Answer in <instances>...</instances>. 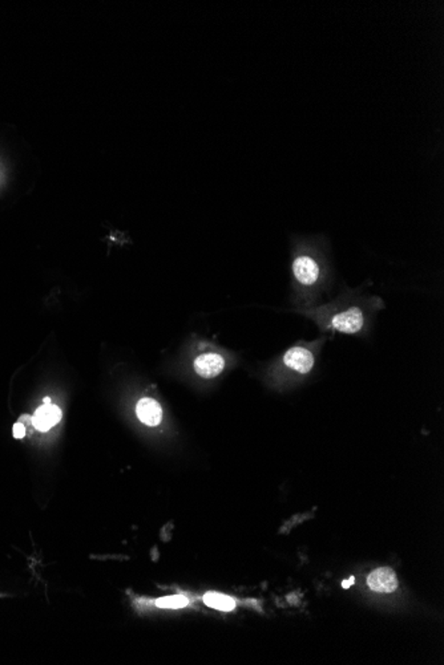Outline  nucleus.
Returning a JSON list of instances; mask_svg holds the SVG:
<instances>
[{"mask_svg":"<svg viewBox=\"0 0 444 665\" xmlns=\"http://www.w3.org/2000/svg\"><path fill=\"white\" fill-rule=\"evenodd\" d=\"M44 404H51V400H50V397H46V399H44Z\"/></svg>","mask_w":444,"mask_h":665,"instance_id":"f8f14e48","label":"nucleus"},{"mask_svg":"<svg viewBox=\"0 0 444 665\" xmlns=\"http://www.w3.org/2000/svg\"><path fill=\"white\" fill-rule=\"evenodd\" d=\"M136 412L139 420L148 426H157L162 420V408L160 404L149 397H144L139 401Z\"/></svg>","mask_w":444,"mask_h":665,"instance_id":"0eeeda50","label":"nucleus"},{"mask_svg":"<svg viewBox=\"0 0 444 665\" xmlns=\"http://www.w3.org/2000/svg\"><path fill=\"white\" fill-rule=\"evenodd\" d=\"M26 435V428L21 422H18L14 425V437L15 438H23Z\"/></svg>","mask_w":444,"mask_h":665,"instance_id":"9d476101","label":"nucleus"},{"mask_svg":"<svg viewBox=\"0 0 444 665\" xmlns=\"http://www.w3.org/2000/svg\"><path fill=\"white\" fill-rule=\"evenodd\" d=\"M367 584L375 593L390 594L398 588V578L390 567H380L369 575Z\"/></svg>","mask_w":444,"mask_h":665,"instance_id":"20e7f679","label":"nucleus"},{"mask_svg":"<svg viewBox=\"0 0 444 665\" xmlns=\"http://www.w3.org/2000/svg\"><path fill=\"white\" fill-rule=\"evenodd\" d=\"M204 603L208 607H212L218 611H231L235 607V602L231 596L215 594V593H208L204 596Z\"/></svg>","mask_w":444,"mask_h":665,"instance_id":"6e6552de","label":"nucleus"},{"mask_svg":"<svg viewBox=\"0 0 444 665\" xmlns=\"http://www.w3.org/2000/svg\"><path fill=\"white\" fill-rule=\"evenodd\" d=\"M61 420V410L52 404H44L37 410L32 417V422L36 429L40 432H48L59 421Z\"/></svg>","mask_w":444,"mask_h":665,"instance_id":"423d86ee","label":"nucleus"},{"mask_svg":"<svg viewBox=\"0 0 444 665\" xmlns=\"http://www.w3.org/2000/svg\"><path fill=\"white\" fill-rule=\"evenodd\" d=\"M284 366L298 375H307L316 363V356L307 346H294L286 350L282 357Z\"/></svg>","mask_w":444,"mask_h":665,"instance_id":"7ed1b4c3","label":"nucleus"},{"mask_svg":"<svg viewBox=\"0 0 444 665\" xmlns=\"http://www.w3.org/2000/svg\"><path fill=\"white\" fill-rule=\"evenodd\" d=\"M354 582H356L354 577H351V578L349 579V580L343 582V588H349V587H350V586L354 583Z\"/></svg>","mask_w":444,"mask_h":665,"instance_id":"9b49d317","label":"nucleus"},{"mask_svg":"<svg viewBox=\"0 0 444 665\" xmlns=\"http://www.w3.org/2000/svg\"><path fill=\"white\" fill-rule=\"evenodd\" d=\"M290 274L294 303L309 306L320 298L333 283L327 241L322 237L293 239Z\"/></svg>","mask_w":444,"mask_h":665,"instance_id":"f257e3e1","label":"nucleus"},{"mask_svg":"<svg viewBox=\"0 0 444 665\" xmlns=\"http://www.w3.org/2000/svg\"><path fill=\"white\" fill-rule=\"evenodd\" d=\"M224 357L214 352L200 355L195 360V373L204 379H213L224 370Z\"/></svg>","mask_w":444,"mask_h":665,"instance_id":"39448f33","label":"nucleus"},{"mask_svg":"<svg viewBox=\"0 0 444 665\" xmlns=\"http://www.w3.org/2000/svg\"><path fill=\"white\" fill-rule=\"evenodd\" d=\"M383 307V303L375 297H363L356 291L346 290L338 299L330 304L322 306L314 310L302 311L310 316L323 330L345 335H359L363 332L370 316L375 310Z\"/></svg>","mask_w":444,"mask_h":665,"instance_id":"f03ea898","label":"nucleus"},{"mask_svg":"<svg viewBox=\"0 0 444 665\" xmlns=\"http://www.w3.org/2000/svg\"><path fill=\"white\" fill-rule=\"evenodd\" d=\"M186 604L188 599L182 595L165 596L156 600V606L160 608H181Z\"/></svg>","mask_w":444,"mask_h":665,"instance_id":"1a4fd4ad","label":"nucleus"}]
</instances>
